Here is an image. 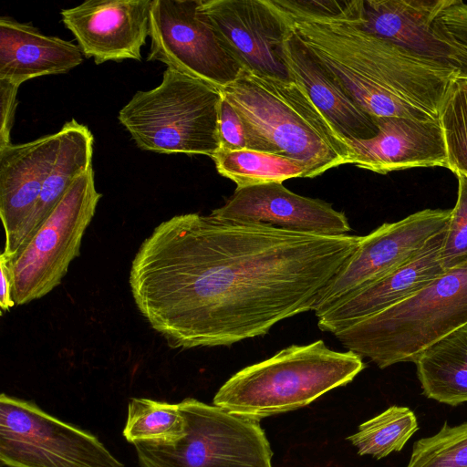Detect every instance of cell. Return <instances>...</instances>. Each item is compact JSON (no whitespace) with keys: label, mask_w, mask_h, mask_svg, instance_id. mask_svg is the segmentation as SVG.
Returning a JSON list of instances; mask_svg holds the SVG:
<instances>
[{"label":"cell","mask_w":467,"mask_h":467,"mask_svg":"<svg viewBox=\"0 0 467 467\" xmlns=\"http://www.w3.org/2000/svg\"><path fill=\"white\" fill-rule=\"evenodd\" d=\"M272 2L283 12L296 16L350 21H360L363 18L364 0H272Z\"/></svg>","instance_id":"obj_29"},{"label":"cell","mask_w":467,"mask_h":467,"mask_svg":"<svg viewBox=\"0 0 467 467\" xmlns=\"http://www.w3.org/2000/svg\"><path fill=\"white\" fill-rule=\"evenodd\" d=\"M283 13L295 34L370 117L440 120L459 68L383 39L365 29L361 20Z\"/></svg>","instance_id":"obj_2"},{"label":"cell","mask_w":467,"mask_h":467,"mask_svg":"<svg viewBox=\"0 0 467 467\" xmlns=\"http://www.w3.org/2000/svg\"><path fill=\"white\" fill-rule=\"evenodd\" d=\"M458 194L441 250L445 272L467 263V176L458 175Z\"/></svg>","instance_id":"obj_28"},{"label":"cell","mask_w":467,"mask_h":467,"mask_svg":"<svg viewBox=\"0 0 467 467\" xmlns=\"http://www.w3.org/2000/svg\"><path fill=\"white\" fill-rule=\"evenodd\" d=\"M82 61L78 45L44 35L29 23L0 17V79L20 86L36 77L67 73Z\"/></svg>","instance_id":"obj_20"},{"label":"cell","mask_w":467,"mask_h":467,"mask_svg":"<svg viewBox=\"0 0 467 467\" xmlns=\"http://www.w3.org/2000/svg\"><path fill=\"white\" fill-rule=\"evenodd\" d=\"M221 91L244 123L248 150L302 161L309 178L349 163L348 141L294 81L244 69Z\"/></svg>","instance_id":"obj_3"},{"label":"cell","mask_w":467,"mask_h":467,"mask_svg":"<svg viewBox=\"0 0 467 467\" xmlns=\"http://www.w3.org/2000/svg\"><path fill=\"white\" fill-rule=\"evenodd\" d=\"M222 99L220 88L167 67L161 84L136 92L118 119L140 150L212 157Z\"/></svg>","instance_id":"obj_6"},{"label":"cell","mask_w":467,"mask_h":467,"mask_svg":"<svg viewBox=\"0 0 467 467\" xmlns=\"http://www.w3.org/2000/svg\"><path fill=\"white\" fill-rule=\"evenodd\" d=\"M365 368L351 350L338 352L323 340L292 345L233 375L216 392L213 405L259 420L306 406L345 386Z\"/></svg>","instance_id":"obj_4"},{"label":"cell","mask_w":467,"mask_h":467,"mask_svg":"<svg viewBox=\"0 0 467 467\" xmlns=\"http://www.w3.org/2000/svg\"><path fill=\"white\" fill-rule=\"evenodd\" d=\"M451 214V209H425L361 236L358 248L323 291L314 308L317 317L410 260L447 227Z\"/></svg>","instance_id":"obj_11"},{"label":"cell","mask_w":467,"mask_h":467,"mask_svg":"<svg viewBox=\"0 0 467 467\" xmlns=\"http://www.w3.org/2000/svg\"><path fill=\"white\" fill-rule=\"evenodd\" d=\"M179 406L185 436L172 445L134 444L141 467H273L259 420L192 398Z\"/></svg>","instance_id":"obj_7"},{"label":"cell","mask_w":467,"mask_h":467,"mask_svg":"<svg viewBox=\"0 0 467 467\" xmlns=\"http://www.w3.org/2000/svg\"><path fill=\"white\" fill-rule=\"evenodd\" d=\"M0 273H1V293L0 307L1 314L8 311L16 306L12 295V277L10 269V260L3 254L0 255Z\"/></svg>","instance_id":"obj_32"},{"label":"cell","mask_w":467,"mask_h":467,"mask_svg":"<svg viewBox=\"0 0 467 467\" xmlns=\"http://www.w3.org/2000/svg\"><path fill=\"white\" fill-rule=\"evenodd\" d=\"M0 462L7 467H125L91 432L5 393L0 396Z\"/></svg>","instance_id":"obj_9"},{"label":"cell","mask_w":467,"mask_h":467,"mask_svg":"<svg viewBox=\"0 0 467 467\" xmlns=\"http://www.w3.org/2000/svg\"><path fill=\"white\" fill-rule=\"evenodd\" d=\"M446 228L431 237L407 263L348 295L318 317L320 330L337 334L420 290L442 275L441 250Z\"/></svg>","instance_id":"obj_17"},{"label":"cell","mask_w":467,"mask_h":467,"mask_svg":"<svg viewBox=\"0 0 467 467\" xmlns=\"http://www.w3.org/2000/svg\"><path fill=\"white\" fill-rule=\"evenodd\" d=\"M415 364L424 396L450 406L467 402V324L426 348Z\"/></svg>","instance_id":"obj_22"},{"label":"cell","mask_w":467,"mask_h":467,"mask_svg":"<svg viewBox=\"0 0 467 467\" xmlns=\"http://www.w3.org/2000/svg\"><path fill=\"white\" fill-rule=\"evenodd\" d=\"M200 1L152 0L147 60L223 88L244 68L201 12Z\"/></svg>","instance_id":"obj_10"},{"label":"cell","mask_w":467,"mask_h":467,"mask_svg":"<svg viewBox=\"0 0 467 467\" xmlns=\"http://www.w3.org/2000/svg\"><path fill=\"white\" fill-rule=\"evenodd\" d=\"M407 467H467V422L415 441Z\"/></svg>","instance_id":"obj_26"},{"label":"cell","mask_w":467,"mask_h":467,"mask_svg":"<svg viewBox=\"0 0 467 467\" xmlns=\"http://www.w3.org/2000/svg\"><path fill=\"white\" fill-rule=\"evenodd\" d=\"M217 171L237 187L281 182L292 178H309L308 166L299 161L253 150L219 149L212 157Z\"/></svg>","instance_id":"obj_23"},{"label":"cell","mask_w":467,"mask_h":467,"mask_svg":"<svg viewBox=\"0 0 467 467\" xmlns=\"http://www.w3.org/2000/svg\"><path fill=\"white\" fill-rule=\"evenodd\" d=\"M18 88V85L0 79V148L11 143L10 132L16 108V93Z\"/></svg>","instance_id":"obj_31"},{"label":"cell","mask_w":467,"mask_h":467,"mask_svg":"<svg viewBox=\"0 0 467 467\" xmlns=\"http://www.w3.org/2000/svg\"><path fill=\"white\" fill-rule=\"evenodd\" d=\"M378 133L368 140H348L349 163L379 174L412 168L449 169L440 120L400 117L373 118Z\"/></svg>","instance_id":"obj_15"},{"label":"cell","mask_w":467,"mask_h":467,"mask_svg":"<svg viewBox=\"0 0 467 467\" xmlns=\"http://www.w3.org/2000/svg\"><path fill=\"white\" fill-rule=\"evenodd\" d=\"M418 429L417 417L410 408L391 406L360 424L348 440L359 455H371L379 460L400 451Z\"/></svg>","instance_id":"obj_25"},{"label":"cell","mask_w":467,"mask_h":467,"mask_svg":"<svg viewBox=\"0 0 467 467\" xmlns=\"http://www.w3.org/2000/svg\"><path fill=\"white\" fill-rule=\"evenodd\" d=\"M92 166L78 175L53 211L10 261L12 295L16 306L47 296L80 254L85 231L101 198Z\"/></svg>","instance_id":"obj_8"},{"label":"cell","mask_w":467,"mask_h":467,"mask_svg":"<svg viewBox=\"0 0 467 467\" xmlns=\"http://www.w3.org/2000/svg\"><path fill=\"white\" fill-rule=\"evenodd\" d=\"M58 132L57 158L44 182L36 209L20 235L17 253L53 211L74 180L92 166L94 138L88 128L73 119Z\"/></svg>","instance_id":"obj_21"},{"label":"cell","mask_w":467,"mask_h":467,"mask_svg":"<svg viewBox=\"0 0 467 467\" xmlns=\"http://www.w3.org/2000/svg\"><path fill=\"white\" fill-rule=\"evenodd\" d=\"M283 57L290 80L306 92L347 141L368 140L378 133L374 119L356 104L291 27L283 44Z\"/></svg>","instance_id":"obj_18"},{"label":"cell","mask_w":467,"mask_h":467,"mask_svg":"<svg viewBox=\"0 0 467 467\" xmlns=\"http://www.w3.org/2000/svg\"><path fill=\"white\" fill-rule=\"evenodd\" d=\"M210 215L321 235H344L351 230L343 212L322 200L296 194L281 182L236 188Z\"/></svg>","instance_id":"obj_14"},{"label":"cell","mask_w":467,"mask_h":467,"mask_svg":"<svg viewBox=\"0 0 467 467\" xmlns=\"http://www.w3.org/2000/svg\"><path fill=\"white\" fill-rule=\"evenodd\" d=\"M200 10L244 70L290 80L283 57L289 22L272 0H201Z\"/></svg>","instance_id":"obj_12"},{"label":"cell","mask_w":467,"mask_h":467,"mask_svg":"<svg viewBox=\"0 0 467 467\" xmlns=\"http://www.w3.org/2000/svg\"><path fill=\"white\" fill-rule=\"evenodd\" d=\"M59 132L0 148V217L3 254L16 256L20 235L32 216L44 182L57 155Z\"/></svg>","instance_id":"obj_16"},{"label":"cell","mask_w":467,"mask_h":467,"mask_svg":"<svg viewBox=\"0 0 467 467\" xmlns=\"http://www.w3.org/2000/svg\"><path fill=\"white\" fill-rule=\"evenodd\" d=\"M448 0H364L361 26L418 55L458 68L451 47L432 24Z\"/></svg>","instance_id":"obj_19"},{"label":"cell","mask_w":467,"mask_h":467,"mask_svg":"<svg viewBox=\"0 0 467 467\" xmlns=\"http://www.w3.org/2000/svg\"><path fill=\"white\" fill-rule=\"evenodd\" d=\"M122 434L133 445L139 442L172 445L185 436V420L179 403L131 398Z\"/></svg>","instance_id":"obj_24"},{"label":"cell","mask_w":467,"mask_h":467,"mask_svg":"<svg viewBox=\"0 0 467 467\" xmlns=\"http://www.w3.org/2000/svg\"><path fill=\"white\" fill-rule=\"evenodd\" d=\"M465 324L467 263L335 337L348 350L385 368L415 363L426 348Z\"/></svg>","instance_id":"obj_5"},{"label":"cell","mask_w":467,"mask_h":467,"mask_svg":"<svg viewBox=\"0 0 467 467\" xmlns=\"http://www.w3.org/2000/svg\"><path fill=\"white\" fill-rule=\"evenodd\" d=\"M440 123L445 139L449 170L467 176V76L456 79L442 108Z\"/></svg>","instance_id":"obj_27"},{"label":"cell","mask_w":467,"mask_h":467,"mask_svg":"<svg viewBox=\"0 0 467 467\" xmlns=\"http://www.w3.org/2000/svg\"><path fill=\"white\" fill-rule=\"evenodd\" d=\"M360 238L179 214L142 242L129 284L171 348L231 346L314 311Z\"/></svg>","instance_id":"obj_1"},{"label":"cell","mask_w":467,"mask_h":467,"mask_svg":"<svg viewBox=\"0 0 467 467\" xmlns=\"http://www.w3.org/2000/svg\"><path fill=\"white\" fill-rule=\"evenodd\" d=\"M218 137L220 149L241 150L248 149V140L244 123L226 99H222L218 117Z\"/></svg>","instance_id":"obj_30"},{"label":"cell","mask_w":467,"mask_h":467,"mask_svg":"<svg viewBox=\"0 0 467 467\" xmlns=\"http://www.w3.org/2000/svg\"><path fill=\"white\" fill-rule=\"evenodd\" d=\"M152 0H88L63 9L62 22L75 36L83 56L96 64L141 60L150 36Z\"/></svg>","instance_id":"obj_13"}]
</instances>
